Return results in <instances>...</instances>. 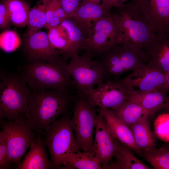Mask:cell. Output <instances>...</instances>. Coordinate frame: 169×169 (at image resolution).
<instances>
[{"label":"cell","mask_w":169,"mask_h":169,"mask_svg":"<svg viewBox=\"0 0 169 169\" xmlns=\"http://www.w3.org/2000/svg\"><path fill=\"white\" fill-rule=\"evenodd\" d=\"M74 97L71 92L31 90L27 118L36 135H42L54 121L69 112Z\"/></svg>","instance_id":"6da1fadb"},{"label":"cell","mask_w":169,"mask_h":169,"mask_svg":"<svg viewBox=\"0 0 169 169\" xmlns=\"http://www.w3.org/2000/svg\"><path fill=\"white\" fill-rule=\"evenodd\" d=\"M67 60L56 62H28L21 74L30 90H55L72 92L71 77L67 69Z\"/></svg>","instance_id":"7a4b0ae2"},{"label":"cell","mask_w":169,"mask_h":169,"mask_svg":"<svg viewBox=\"0 0 169 169\" xmlns=\"http://www.w3.org/2000/svg\"><path fill=\"white\" fill-rule=\"evenodd\" d=\"M115 8L121 44L144 53L155 34L147 19L131 3Z\"/></svg>","instance_id":"3957f363"},{"label":"cell","mask_w":169,"mask_h":169,"mask_svg":"<svg viewBox=\"0 0 169 169\" xmlns=\"http://www.w3.org/2000/svg\"><path fill=\"white\" fill-rule=\"evenodd\" d=\"M31 90L20 74H1L0 118L15 121L27 118Z\"/></svg>","instance_id":"277c9868"},{"label":"cell","mask_w":169,"mask_h":169,"mask_svg":"<svg viewBox=\"0 0 169 169\" xmlns=\"http://www.w3.org/2000/svg\"><path fill=\"white\" fill-rule=\"evenodd\" d=\"M105 80L116 81L125 73L146 65L144 53L123 44L114 45L95 58Z\"/></svg>","instance_id":"5b68a950"},{"label":"cell","mask_w":169,"mask_h":169,"mask_svg":"<svg viewBox=\"0 0 169 169\" xmlns=\"http://www.w3.org/2000/svg\"><path fill=\"white\" fill-rule=\"evenodd\" d=\"M70 120L69 112L64 114L42 134L54 169H61L63 160L68 154L81 151L77 145Z\"/></svg>","instance_id":"8992f818"},{"label":"cell","mask_w":169,"mask_h":169,"mask_svg":"<svg viewBox=\"0 0 169 169\" xmlns=\"http://www.w3.org/2000/svg\"><path fill=\"white\" fill-rule=\"evenodd\" d=\"M97 108L83 95L76 94L70 123L80 150L93 153L94 129L97 120Z\"/></svg>","instance_id":"52a82bcc"},{"label":"cell","mask_w":169,"mask_h":169,"mask_svg":"<svg viewBox=\"0 0 169 169\" xmlns=\"http://www.w3.org/2000/svg\"><path fill=\"white\" fill-rule=\"evenodd\" d=\"M116 44H121L120 33L112 11L93 23L82 55L94 59Z\"/></svg>","instance_id":"ba28073f"},{"label":"cell","mask_w":169,"mask_h":169,"mask_svg":"<svg viewBox=\"0 0 169 169\" xmlns=\"http://www.w3.org/2000/svg\"><path fill=\"white\" fill-rule=\"evenodd\" d=\"M0 124L7 139L9 159L14 168L21 163L37 136L27 119L15 121L0 119Z\"/></svg>","instance_id":"9c48e42d"},{"label":"cell","mask_w":169,"mask_h":169,"mask_svg":"<svg viewBox=\"0 0 169 169\" xmlns=\"http://www.w3.org/2000/svg\"><path fill=\"white\" fill-rule=\"evenodd\" d=\"M70 59L67 67L76 94L85 96L105 81L101 68L95 59L83 55H77Z\"/></svg>","instance_id":"30bf717a"},{"label":"cell","mask_w":169,"mask_h":169,"mask_svg":"<svg viewBox=\"0 0 169 169\" xmlns=\"http://www.w3.org/2000/svg\"><path fill=\"white\" fill-rule=\"evenodd\" d=\"M116 81L129 97L156 90H164L165 75L146 65L133 70Z\"/></svg>","instance_id":"8fae6325"},{"label":"cell","mask_w":169,"mask_h":169,"mask_svg":"<svg viewBox=\"0 0 169 169\" xmlns=\"http://www.w3.org/2000/svg\"><path fill=\"white\" fill-rule=\"evenodd\" d=\"M23 49L28 62L68 60L60 52L52 46L47 33L43 31L31 33L25 32Z\"/></svg>","instance_id":"7c38bea8"},{"label":"cell","mask_w":169,"mask_h":169,"mask_svg":"<svg viewBox=\"0 0 169 169\" xmlns=\"http://www.w3.org/2000/svg\"><path fill=\"white\" fill-rule=\"evenodd\" d=\"M97 108L98 117L95 126L92 152L99 160L102 169H105L112 160L120 142L111 132L100 110Z\"/></svg>","instance_id":"4fadbf2b"},{"label":"cell","mask_w":169,"mask_h":169,"mask_svg":"<svg viewBox=\"0 0 169 169\" xmlns=\"http://www.w3.org/2000/svg\"><path fill=\"white\" fill-rule=\"evenodd\" d=\"M85 96L96 108L114 110L129 99V96L117 81L105 80Z\"/></svg>","instance_id":"5bb4252c"},{"label":"cell","mask_w":169,"mask_h":169,"mask_svg":"<svg viewBox=\"0 0 169 169\" xmlns=\"http://www.w3.org/2000/svg\"><path fill=\"white\" fill-rule=\"evenodd\" d=\"M146 16L153 30L169 32V0H132Z\"/></svg>","instance_id":"9a60e30c"},{"label":"cell","mask_w":169,"mask_h":169,"mask_svg":"<svg viewBox=\"0 0 169 169\" xmlns=\"http://www.w3.org/2000/svg\"><path fill=\"white\" fill-rule=\"evenodd\" d=\"M146 65L165 75L169 72V32L156 33L144 52Z\"/></svg>","instance_id":"2e32d148"},{"label":"cell","mask_w":169,"mask_h":169,"mask_svg":"<svg viewBox=\"0 0 169 169\" xmlns=\"http://www.w3.org/2000/svg\"><path fill=\"white\" fill-rule=\"evenodd\" d=\"M46 146L41 135H37L30 149L16 169H54L48 158Z\"/></svg>","instance_id":"e0dca14e"},{"label":"cell","mask_w":169,"mask_h":169,"mask_svg":"<svg viewBox=\"0 0 169 169\" xmlns=\"http://www.w3.org/2000/svg\"><path fill=\"white\" fill-rule=\"evenodd\" d=\"M60 24L68 33L72 58L79 55L89 37L92 26L69 18H65Z\"/></svg>","instance_id":"ac0fdd59"},{"label":"cell","mask_w":169,"mask_h":169,"mask_svg":"<svg viewBox=\"0 0 169 169\" xmlns=\"http://www.w3.org/2000/svg\"><path fill=\"white\" fill-rule=\"evenodd\" d=\"M99 108L114 136L131 150L140 155L141 152L136 145L130 128L116 117L112 110Z\"/></svg>","instance_id":"d6986e66"},{"label":"cell","mask_w":169,"mask_h":169,"mask_svg":"<svg viewBox=\"0 0 169 169\" xmlns=\"http://www.w3.org/2000/svg\"><path fill=\"white\" fill-rule=\"evenodd\" d=\"M149 117L148 115L142 116L130 127L136 145L141 153V151L156 148L155 135L151 129Z\"/></svg>","instance_id":"ffe728a7"},{"label":"cell","mask_w":169,"mask_h":169,"mask_svg":"<svg viewBox=\"0 0 169 169\" xmlns=\"http://www.w3.org/2000/svg\"><path fill=\"white\" fill-rule=\"evenodd\" d=\"M164 90H156L129 97V99L140 104L149 117L164 108L168 97Z\"/></svg>","instance_id":"44dd1931"},{"label":"cell","mask_w":169,"mask_h":169,"mask_svg":"<svg viewBox=\"0 0 169 169\" xmlns=\"http://www.w3.org/2000/svg\"><path fill=\"white\" fill-rule=\"evenodd\" d=\"M131 150L128 147L120 142L118 148L106 169H151L137 158Z\"/></svg>","instance_id":"7402d4cb"},{"label":"cell","mask_w":169,"mask_h":169,"mask_svg":"<svg viewBox=\"0 0 169 169\" xmlns=\"http://www.w3.org/2000/svg\"><path fill=\"white\" fill-rule=\"evenodd\" d=\"M61 169H101V165L95 155L83 151L70 153L64 159Z\"/></svg>","instance_id":"603a6c76"},{"label":"cell","mask_w":169,"mask_h":169,"mask_svg":"<svg viewBox=\"0 0 169 169\" xmlns=\"http://www.w3.org/2000/svg\"><path fill=\"white\" fill-rule=\"evenodd\" d=\"M109 12L104 9L100 3L83 0L72 18L91 26L93 22Z\"/></svg>","instance_id":"cb8c5ba5"},{"label":"cell","mask_w":169,"mask_h":169,"mask_svg":"<svg viewBox=\"0 0 169 169\" xmlns=\"http://www.w3.org/2000/svg\"><path fill=\"white\" fill-rule=\"evenodd\" d=\"M12 25L18 27L27 26L31 7L25 0H4Z\"/></svg>","instance_id":"d4e9b609"},{"label":"cell","mask_w":169,"mask_h":169,"mask_svg":"<svg viewBox=\"0 0 169 169\" xmlns=\"http://www.w3.org/2000/svg\"><path fill=\"white\" fill-rule=\"evenodd\" d=\"M112 110L116 117L129 128L142 116H149L140 104L129 99Z\"/></svg>","instance_id":"484cf974"},{"label":"cell","mask_w":169,"mask_h":169,"mask_svg":"<svg viewBox=\"0 0 169 169\" xmlns=\"http://www.w3.org/2000/svg\"><path fill=\"white\" fill-rule=\"evenodd\" d=\"M50 0H37L31 8L26 32L33 33L41 30L46 24V14Z\"/></svg>","instance_id":"4316f807"},{"label":"cell","mask_w":169,"mask_h":169,"mask_svg":"<svg viewBox=\"0 0 169 169\" xmlns=\"http://www.w3.org/2000/svg\"><path fill=\"white\" fill-rule=\"evenodd\" d=\"M48 38L52 46L68 59L72 58L67 31L60 24L48 29Z\"/></svg>","instance_id":"83f0119b"},{"label":"cell","mask_w":169,"mask_h":169,"mask_svg":"<svg viewBox=\"0 0 169 169\" xmlns=\"http://www.w3.org/2000/svg\"><path fill=\"white\" fill-rule=\"evenodd\" d=\"M141 155L154 169H169V147L141 151Z\"/></svg>","instance_id":"f1b7e54d"},{"label":"cell","mask_w":169,"mask_h":169,"mask_svg":"<svg viewBox=\"0 0 169 169\" xmlns=\"http://www.w3.org/2000/svg\"><path fill=\"white\" fill-rule=\"evenodd\" d=\"M66 18V14L58 0H50L46 10L44 28L48 30L57 26Z\"/></svg>","instance_id":"f546056e"},{"label":"cell","mask_w":169,"mask_h":169,"mask_svg":"<svg viewBox=\"0 0 169 169\" xmlns=\"http://www.w3.org/2000/svg\"><path fill=\"white\" fill-rule=\"evenodd\" d=\"M153 129L156 136L169 143V113H162L157 117L154 123Z\"/></svg>","instance_id":"4dcf8cb0"},{"label":"cell","mask_w":169,"mask_h":169,"mask_svg":"<svg viewBox=\"0 0 169 169\" xmlns=\"http://www.w3.org/2000/svg\"><path fill=\"white\" fill-rule=\"evenodd\" d=\"M0 34V47L6 52L13 51L18 45L19 38L14 31L6 30Z\"/></svg>","instance_id":"1f68e13d"},{"label":"cell","mask_w":169,"mask_h":169,"mask_svg":"<svg viewBox=\"0 0 169 169\" xmlns=\"http://www.w3.org/2000/svg\"><path fill=\"white\" fill-rule=\"evenodd\" d=\"M10 161L6 136L0 131V169H8L12 166Z\"/></svg>","instance_id":"d6a6232c"},{"label":"cell","mask_w":169,"mask_h":169,"mask_svg":"<svg viewBox=\"0 0 169 169\" xmlns=\"http://www.w3.org/2000/svg\"><path fill=\"white\" fill-rule=\"evenodd\" d=\"M83 0H58L67 18H72Z\"/></svg>","instance_id":"836d02e7"},{"label":"cell","mask_w":169,"mask_h":169,"mask_svg":"<svg viewBox=\"0 0 169 169\" xmlns=\"http://www.w3.org/2000/svg\"><path fill=\"white\" fill-rule=\"evenodd\" d=\"M9 15L4 0L0 2V28L1 30H7L11 27Z\"/></svg>","instance_id":"e575fe53"},{"label":"cell","mask_w":169,"mask_h":169,"mask_svg":"<svg viewBox=\"0 0 169 169\" xmlns=\"http://www.w3.org/2000/svg\"><path fill=\"white\" fill-rule=\"evenodd\" d=\"M127 0H103L101 3L104 9L107 12L113 8L118 7L124 4Z\"/></svg>","instance_id":"d590c367"},{"label":"cell","mask_w":169,"mask_h":169,"mask_svg":"<svg viewBox=\"0 0 169 169\" xmlns=\"http://www.w3.org/2000/svg\"><path fill=\"white\" fill-rule=\"evenodd\" d=\"M165 84L164 90L167 93L169 92V72L165 74Z\"/></svg>","instance_id":"8d00e7d4"},{"label":"cell","mask_w":169,"mask_h":169,"mask_svg":"<svg viewBox=\"0 0 169 169\" xmlns=\"http://www.w3.org/2000/svg\"><path fill=\"white\" fill-rule=\"evenodd\" d=\"M164 108H166L167 110L169 112V97H168L166 103Z\"/></svg>","instance_id":"74e56055"},{"label":"cell","mask_w":169,"mask_h":169,"mask_svg":"<svg viewBox=\"0 0 169 169\" xmlns=\"http://www.w3.org/2000/svg\"><path fill=\"white\" fill-rule=\"evenodd\" d=\"M91 0L93 1H94L100 3V1H102L103 0Z\"/></svg>","instance_id":"f35d334b"},{"label":"cell","mask_w":169,"mask_h":169,"mask_svg":"<svg viewBox=\"0 0 169 169\" xmlns=\"http://www.w3.org/2000/svg\"><path fill=\"white\" fill-rule=\"evenodd\" d=\"M167 146L168 147H169V144H168L167 146Z\"/></svg>","instance_id":"ab89813d"}]
</instances>
